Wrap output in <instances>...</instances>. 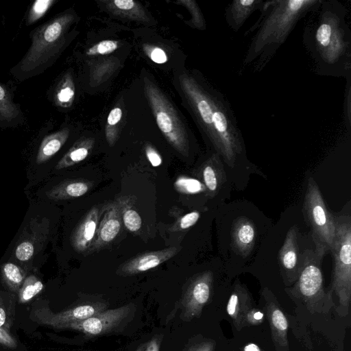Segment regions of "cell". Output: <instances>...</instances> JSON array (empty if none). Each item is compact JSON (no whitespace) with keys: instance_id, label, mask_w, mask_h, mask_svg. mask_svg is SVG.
<instances>
[{"instance_id":"obj_26","label":"cell","mask_w":351,"mask_h":351,"mask_svg":"<svg viewBox=\"0 0 351 351\" xmlns=\"http://www.w3.org/2000/svg\"><path fill=\"white\" fill-rule=\"evenodd\" d=\"M94 140L84 138L77 141L56 166V169H62L73 166L85 160L91 152Z\"/></svg>"},{"instance_id":"obj_6","label":"cell","mask_w":351,"mask_h":351,"mask_svg":"<svg viewBox=\"0 0 351 351\" xmlns=\"http://www.w3.org/2000/svg\"><path fill=\"white\" fill-rule=\"evenodd\" d=\"M145 95L157 125L169 143L181 155L190 154L187 128L165 93L147 76L143 77Z\"/></svg>"},{"instance_id":"obj_3","label":"cell","mask_w":351,"mask_h":351,"mask_svg":"<svg viewBox=\"0 0 351 351\" xmlns=\"http://www.w3.org/2000/svg\"><path fill=\"white\" fill-rule=\"evenodd\" d=\"M322 0L265 1L261 16L245 34L257 29L250 43L243 66L258 59L256 68L262 69L284 44L298 23L313 12Z\"/></svg>"},{"instance_id":"obj_44","label":"cell","mask_w":351,"mask_h":351,"mask_svg":"<svg viewBox=\"0 0 351 351\" xmlns=\"http://www.w3.org/2000/svg\"><path fill=\"white\" fill-rule=\"evenodd\" d=\"M160 346V339L159 337H153L146 343L144 351H159Z\"/></svg>"},{"instance_id":"obj_33","label":"cell","mask_w":351,"mask_h":351,"mask_svg":"<svg viewBox=\"0 0 351 351\" xmlns=\"http://www.w3.org/2000/svg\"><path fill=\"white\" fill-rule=\"evenodd\" d=\"M176 3L184 5L191 14L189 23L193 27L204 30L206 29V21L198 5L195 1L182 0Z\"/></svg>"},{"instance_id":"obj_7","label":"cell","mask_w":351,"mask_h":351,"mask_svg":"<svg viewBox=\"0 0 351 351\" xmlns=\"http://www.w3.org/2000/svg\"><path fill=\"white\" fill-rule=\"evenodd\" d=\"M335 238L330 251L333 257L332 289L338 297L339 315L348 313L351 298V219L335 216Z\"/></svg>"},{"instance_id":"obj_22","label":"cell","mask_w":351,"mask_h":351,"mask_svg":"<svg viewBox=\"0 0 351 351\" xmlns=\"http://www.w3.org/2000/svg\"><path fill=\"white\" fill-rule=\"evenodd\" d=\"M99 3L104 8L114 16L130 20L149 23V19L142 6L133 0H105Z\"/></svg>"},{"instance_id":"obj_43","label":"cell","mask_w":351,"mask_h":351,"mask_svg":"<svg viewBox=\"0 0 351 351\" xmlns=\"http://www.w3.org/2000/svg\"><path fill=\"white\" fill-rule=\"evenodd\" d=\"M0 327L8 330L10 329L9 318L5 309L2 299L0 298Z\"/></svg>"},{"instance_id":"obj_39","label":"cell","mask_w":351,"mask_h":351,"mask_svg":"<svg viewBox=\"0 0 351 351\" xmlns=\"http://www.w3.org/2000/svg\"><path fill=\"white\" fill-rule=\"evenodd\" d=\"M264 321V314L258 308L252 306L244 318V327L261 324Z\"/></svg>"},{"instance_id":"obj_45","label":"cell","mask_w":351,"mask_h":351,"mask_svg":"<svg viewBox=\"0 0 351 351\" xmlns=\"http://www.w3.org/2000/svg\"><path fill=\"white\" fill-rule=\"evenodd\" d=\"M244 351H263L255 343H249L244 347Z\"/></svg>"},{"instance_id":"obj_13","label":"cell","mask_w":351,"mask_h":351,"mask_svg":"<svg viewBox=\"0 0 351 351\" xmlns=\"http://www.w3.org/2000/svg\"><path fill=\"white\" fill-rule=\"evenodd\" d=\"M96 236L88 253H93L110 244L120 232L122 219L116 202L106 205L101 210Z\"/></svg>"},{"instance_id":"obj_36","label":"cell","mask_w":351,"mask_h":351,"mask_svg":"<svg viewBox=\"0 0 351 351\" xmlns=\"http://www.w3.org/2000/svg\"><path fill=\"white\" fill-rule=\"evenodd\" d=\"M346 84L345 87L343 101V121L346 128L348 132L351 129V75L346 78Z\"/></svg>"},{"instance_id":"obj_21","label":"cell","mask_w":351,"mask_h":351,"mask_svg":"<svg viewBox=\"0 0 351 351\" xmlns=\"http://www.w3.org/2000/svg\"><path fill=\"white\" fill-rule=\"evenodd\" d=\"M24 122L20 104L14 101L13 90L0 82V128H16Z\"/></svg>"},{"instance_id":"obj_29","label":"cell","mask_w":351,"mask_h":351,"mask_svg":"<svg viewBox=\"0 0 351 351\" xmlns=\"http://www.w3.org/2000/svg\"><path fill=\"white\" fill-rule=\"evenodd\" d=\"M56 0H36L30 6L25 18V25H32L43 17L56 3Z\"/></svg>"},{"instance_id":"obj_14","label":"cell","mask_w":351,"mask_h":351,"mask_svg":"<svg viewBox=\"0 0 351 351\" xmlns=\"http://www.w3.org/2000/svg\"><path fill=\"white\" fill-rule=\"evenodd\" d=\"M265 301V311L269 324L271 338L278 351H288V322L271 291L267 287L262 291Z\"/></svg>"},{"instance_id":"obj_2","label":"cell","mask_w":351,"mask_h":351,"mask_svg":"<svg viewBox=\"0 0 351 351\" xmlns=\"http://www.w3.org/2000/svg\"><path fill=\"white\" fill-rule=\"evenodd\" d=\"M310 14L302 43L314 72L346 79L351 75V31L346 8L337 0H322Z\"/></svg>"},{"instance_id":"obj_17","label":"cell","mask_w":351,"mask_h":351,"mask_svg":"<svg viewBox=\"0 0 351 351\" xmlns=\"http://www.w3.org/2000/svg\"><path fill=\"white\" fill-rule=\"evenodd\" d=\"M101 210L93 206L76 227L71 237V244L75 251H88L95 240Z\"/></svg>"},{"instance_id":"obj_25","label":"cell","mask_w":351,"mask_h":351,"mask_svg":"<svg viewBox=\"0 0 351 351\" xmlns=\"http://www.w3.org/2000/svg\"><path fill=\"white\" fill-rule=\"evenodd\" d=\"M93 186V183L88 180H69L54 187L48 196L56 200L76 198L86 194Z\"/></svg>"},{"instance_id":"obj_4","label":"cell","mask_w":351,"mask_h":351,"mask_svg":"<svg viewBox=\"0 0 351 351\" xmlns=\"http://www.w3.org/2000/svg\"><path fill=\"white\" fill-rule=\"evenodd\" d=\"M76 16L66 10L36 27L29 34L31 45L23 57L11 68L19 82L39 75L50 68L65 48L69 30Z\"/></svg>"},{"instance_id":"obj_18","label":"cell","mask_w":351,"mask_h":351,"mask_svg":"<svg viewBox=\"0 0 351 351\" xmlns=\"http://www.w3.org/2000/svg\"><path fill=\"white\" fill-rule=\"evenodd\" d=\"M232 243L234 250L242 257L247 256L252 251L257 236L254 222L247 217H239L232 227Z\"/></svg>"},{"instance_id":"obj_40","label":"cell","mask_w":351,"mask_h":351,"mask_svg":"<svg viewBox=\"0 0 351 351\" xmlns=\"http://www.w3.org/2000/svg\"><path fill=\"white\" fill-rule=\"evenodd\" d=\"M215 346L213 339H203L189 346L185 351H214Z\"/></svg>"},{"instance_id":"obj_37","label":"cell","mask_w":351,"mask_h":351,"mask_svg":"<svg viewBox=\"0 0 351 351\" xmlns=\"http://www.w3.org/2000/svg\"><path fill=\"white\" fill-rule=\"evenodd\" d=\"M34 253V247L30 241H25L16 248L15 256L21 261H29Z\"/></svg>"},{"instance_id":"obj_38","label":"cell","mask_w":351,"mask_h":351,"mask_svg":"<svg viewBox=\"0 0 351 351\" xmlns=\"http://www.w3.org/2000/svg\"><path fill=\"white\" fill-rule=\"evenodd\" d=\"M144 51L147 56L154 62L163 64L167 61V56L165 51L158 47L145 45Z\"/></svg>"},{"instance_id":"obj_9","label":"cell","mask_w":351,"mask_h":351,"mask_svg":"<svg viewBox=\"0 0 351 351\" xmlns=\"http://www.w3.org/2000/svg\"><path fill=\"white\" fill-rule=\"evenodd\" d=\"M132 304L103 311L82 321L67 325L64 329L78 330L87 336L106 335L117 330L126 324L133 313Z\"/></svg>"},{"instance_id":"obj_35","label":"cell","mask_w":351,"mask_h":351,"mask_svg":"<svg viewBox=\"0 0 351 351\" xmlns=\"http://www.w3.org/2000/svg\"><path fill=\"white\" fill-rule=\"evenodd\" d=\"M200 216L201 213L198 210H193L178 219L171 228V230L172 232H176L187 230L197 222Z\"/></svg>"},{"instance_id":"obj_41","label":"cell","mask_w":351,"mask_h":351,"mask_svg":"<svg viewBox=\"0 0 351 351\" xmlns=\"http://www.w3.org/2000/svg\"><path fill=\"white\" fill-rule=\"evenodd\" d=\"M145 154L149 163L154 167H157L162 163V159L158 151L151 145H147L145 149Z\"/></svg>"},{"instance_id":"obj_31","label":"cell","mask_w":351,"mask_h":351,"mask_svg":"<svg viewBox=\"0 0 351 351\" xmlns=\"http://www.w3.org/2000/svg\"><path fill=\"white\" fill-rule=\"evenodd\" d=\"M3 276L10 289L17 291L23 284L24 275L21 269L14 263H7L3 265Z\"/></svg>"},{"instance_id":"obj_23","label":"cell","mask_w":351,"mask_h":351,"mask_svg":"<svg viewBox=\"0 0 351 351\" xmlns=\"http://www.w3.org/2000/svg\"><path fill=\"white\" fill-rule=\"evenodd\" d=\"M69 135V129L64 128L45 136L37 152L36 163H44L56 154L66 142Z\"/></svg>"},{"instance_id":"obj_20","label":"cell","mask_w":351,"mask_h":351,"mask_svg":"<svg viewBox=\"0 0 351 351\" xmlns=\"http://www.w3.org/2000/svg\"><path fill=\"white\" fill-rule=\"evenodd\" d=\"M252 307V300L247 289L240 282L235 283L226 309L237 330L244 328L245 316Z\"/></svg>"},{"instance_id":"obj_27","label":"cell","mask_w":351,"mask_h":351,"mask_svg":"<svg viewBox=\"0 0 351 351\" xmlns=\"http://www.w3.org/2000/svg\"><path fill=\"white\" fill-rule=\"evenodd\" d=\"M134 197L121 196L115 201L119 208L122 223L131 232H138L142 226V219L134 208Z\"/></svg>"},{"instance_id":"obj_8","label":"cell","mask_w":351,"mask_h":351,"mask_svg":"<svg viewBox=\"0 0 351 351\" xmlns=\"http://www.w3.org/2000/svg\"><path fill=\"white\" fill-rule=\"evenodd\" d=\"M303 212L310 226L315 252L321 258L330 252L335 238V216L328 209L316 182L308 181Z\"/></svg>"},{"instance_id":"obj_1","label":"cell","mask_w":351,"mask_h":351,"mask_svg":"<svg viewBox=\"0 0 351 351\" xmlns=\"http://www.w3.org/2000/svg\"><path fill=\"white\" fill-rule=\"evenodd\" d=\"M182 96L204 139L230 167L245 154L241 131L224 95L197 73L178 76Z\"/></svg>"},{"instance_id":"obj_19","label":"cell","mask_w":351,"mask_h":351,"mask_svg":"<svg viewBox=\"0 0 351 351\" xmlns=\"http://www.w3.org/2000/svg\"><path fill=\"white\" fill-rule=\"evenodd\" d=\"M265 1L234 0L225 9V19L229 27L237 32L250 16L256 10L263 9Z\"/></svg>"},{"instance_id":"obj_42","label":"cell","mask_w":351,"mask_h":351,"mask_svg":"<svg viewBox=\"0 0 351 351\" xmlns=\"http://www.w3.org/2000/svg\"><path fill=\"white\" fill-rule=\"evenodd\" d=\"M0 343L10 348H15L17 342L9 332L0 327Z\"/></svg>"},{"instance_id":"obj_10","label":"cell","mask_w":351,"mask_h":351,"mask_svg":"<svg viewBox=\"0 0 351 351\" xmlns=\"http://www.w3.org/2000/svg\"><path fill=\"white\" fill-rule=\"evenodd\" d=\"M213 282V274L210 271L199 274L191 279L181 300L183 320L189 322L201 315L210 300Z\"/></svg>"},{"instance_id":"obj_16","label":"cell","mask_w":351,"mask_h":351,"mask_svg":"<svg viewBox=\"0 0 351 351\" xmlns=\"http://www.w3.org/2000/svg\"><path fill=\"white\" fill-rule=\"evenodd\" d=\"M197 176L208 195L210 197L215 196L226 181L223 160L220 156L213 152L199 167Z\"/></svg>"},{"instance_id":"obj_34","label":"cell","mask_w":351,"mask_h":351,"mask_svg":"<svg viewBox=\"0 0 351 351\" xmlns=\"http://www.w3.org/2000/svg\"><path fill=\"white\" fill-rule=\"evenodd\" d=\"M119 47L118 41L105 40L90 47L86 53L88 56L107 55L116 51Z\"/></svg>"},{"instance_id":"obj_12","label":"cell","mask_w":351,"mask_h":351,"mask_svg":"<svg viewBox=\"0 0 351 351\" xmlns=\"http://www.w3.org/2000/svg\"><path fill=\"white\" fill-rule=\"evenodd\" d=\"M298 234L297 226H293L288 230L278 252L280 273L286 285L295 282L300 271L301 255L299 252Z\"/></svg>"},{"instance_id":"obj_5","label":"cell","mask_w":351,"mask_h":351,"mask_svg":"<svg viewBox=\"0 0 351 351\" xmlns=\"http://www.w3.org/2000/svg\"><path fill=\"white\" fill-rule=\"evenodd\" d=\"M322 258L314 250H305L301 254V267L298 279L287 293L301 301L311 313H327L334 306L332 290L326 292L321 269Z\"/></svg>"},{"instance_id":"obj_32","label":"cell","mask_w":351,"mask_h":351,"mask_svg":"<svg viewBox=\"0 0 351 351\" xmlns=\"http://www.w3.org/2000/svg\"><path fill=\"white\" fill-rule=\"evenodd\" d=\"M122 117V110L119 107L111 110L108 118L106 127V137L110 146H113L117 140L116 126L120 121Z\"/></svg>"},{"instance_id":"obj_28","label":"cell","mask_w":351,"mask_h":351,"mask_svg":"<svg viewBox=\"0 0 351 351\" xmlns=\"http://www.w3.org/2000/svg\"><path fill=\"white\" fill-rule=\"evenodd\" d=\"M43 282L35 276H28L23 282L19 291V303H26L38 295L43 289Z\"/></svg>"},{"instance_id":"obj_30","label":"cell","mask_w":351,"mask_h":351,"mask_svg":"<svg viewBox=\"0 0 351 351\" xmlns=\"http://www.w3.org/2000/svg\"><path fill=\"white\" fill-rule=\"evenodd\" d=\"M176 190L181 193L194 195L206 192L204 184L197 179L186 176H179L173 183Z\"/></svg>"},{"instance_id":"obj_15","label":"cell","mask_w":351,"mask_h":351,"mask_svg":"<svg viewBox=\"0 0 351 351\" xmlns=\"http://www.w3.org/2000/svg\"><path fill=\"white\" fill-rule=\"evenodd\" d=\"M181 250L179 247H170L158 251L145 252L121 264L117 269L120 276H132L147 271L167 261Z\"/></svg>"},{"instance_id":"obj_24","label":"cell","mask_w":351,"mask_h":351,"mask_svg":"<svg viewBox=\"0 0 351 351\" xmlns=\"http://www.w3.org/2000/svg\"><path fill=\"white\" fill-rule=\"evenodd\" d=\"M49 99L60 108H68L73 103L75 95V84L70 72L65 73L49 91Z\"/></svg>"},{"instance_id":"obj_11","label":"cell","mask_w":351,"mask_h":351,"mask_svg":"<svg viewBox=\"0 0 351 351\" xmlns=\"http://www.w3.org/2000/svg\"><path fill=\"white\" fill-rule=\"evenodd\" d=\"M108 304L102 302H90L54 313L47 307L38 308L33 313V319L40 324L56 329L64 328L73 322L82 321L107 309Z\"/></svg>"},{"instance_id":"obj_46","label":"cell","mask_w":351,"mask_h":351,"mask_svg":"<svg viewBox=\"0 0 351 351\" xmlns=\"http://www.w3.org/2000/svg\"><path fill=\"white\" fill-rule=\"evenodd\" d=\"M146 343L141 344L138 347V348L135 351H144L145 348Z\"/></svg>"}]
</instances>
